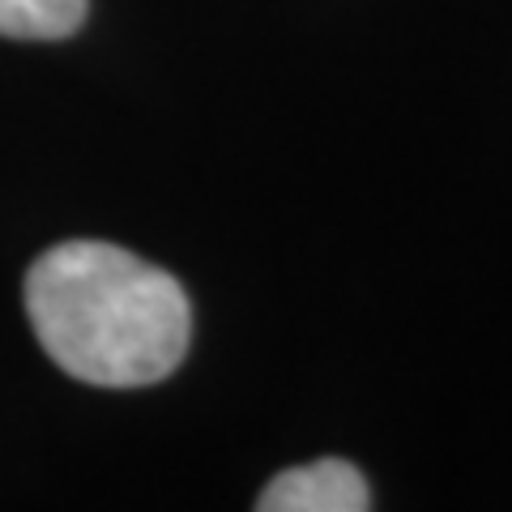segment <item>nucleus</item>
I'll return each instance as SVG.
<instances>
[{
  "label": "nucleus",
  "mask_w": 512,
  "mask_h": 512,
  "mask_svg": "<svg viewBox=\"0 0 512 512\" xmlns=\"http://www.w3.org/2000/svg\"><path fill=\"white\" fill-rule=\"evenodd\" d=\"M261 512H363L372 508L367 478L342 457H320L312 466L282 470L256 500Z\"/></svg>",
  "instance_id": "f03ea898"
},
{
  "label": "nucleus",
  "mask_w": 512,
  "mask_h": 512,
  "mask_svg": "<svg viewBox=\"0 0 512 512\" xmlns=\"http://www.w3.org/2000/svg\"><path fill=\"white\" fill-rule=\"evenodd\" d=\"M26 316L60 372L99 389L167 380L192 338V308L180 282L99 239H69L30 265Z\"/></svg>",
  "instance_id": "f257e3e1"
},
{
  "label": "nucleus",
  "mask_w": 512,
  "mask_h": 512,
  "mask_svg": "<svg viewBox=\"0 0 512 512\" xmlns=\"http://www.w3.org/2000/svg\"><path fill=\"white\" fill-rule=\"evenodd\" d=\"M86 22V0H0L5 39H69Z\"/></svg>",
  "instance_id": "7ed1b4c3"
}]
</instances>
